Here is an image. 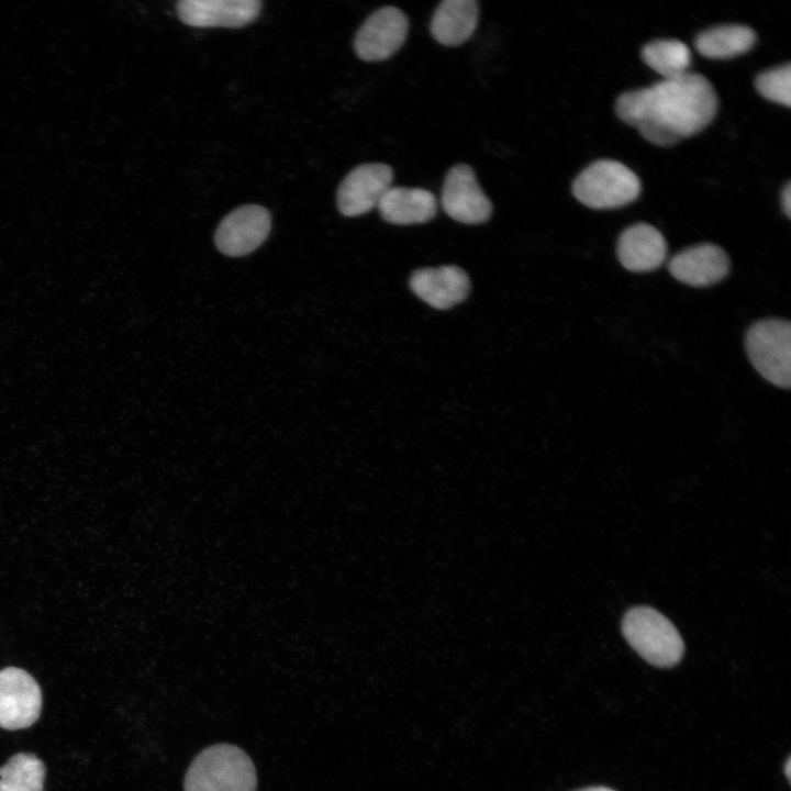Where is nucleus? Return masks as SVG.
Returning <instances> with one entry per match:
<instances>
[{
  "label": "nucleus",
  "instance_id": "obj_1",
  "mask_svg": "<svg viewBox=\"0 0 791 791\" xmlns=\"http://www.w3.org/2000/svg\"><path fill=\"white\" fill-rule=\"evenodd\" d=\"M615 111L648 142L671 146L712 122L717 111V96L704 76L688 71L622 93Z\"/></svg>",
  "mask_w": 791,
  "mask_h": 791
},
{
  "label": "nucleus",
  "instance_id": "obj_2",
  "mask_svg": "<svg viewBox=\"0 0 791 791\" xmlns=\"http://www.w3.org/2000/svg\"><path fill=\"white\" fill-rule=\"evenodd\" d=\"M257 776L249 756L231 744L203 749L189 766L185 791H256Z\"/></svg>",
  "mask_w": 791,
  "mask_h": 791
},
{
  "label": "nucleus",
  "instance_id": "obj_3",
  "mask_svg": "<svg viewBox=\"0 0 791 791\" xmlns=\"http://www.w3.org/2000/svg\"><path fill=\"white\" fill-rule=\"evenodd\" d=\"M622 632L636 653L655 667H673L684 654V644L679 632L655 609H630L623 617Z\"/></svg>",
  "mask_w": 791,
  "mask_h": 791
},
{
  "label": "nucleus",
  "instance_id": "obj_4",
  "mask_svg": "<svg viewBox=\"0 0 791 791\" xmlns=\"http://www.w3.org/2000/svg\"><path fill=\"white\" fill-rule=\"evenodd\" d=\"M572 193L578 201L591 209L621 208L637 199L640 181L624 164L601 159L577 176L572 183Z\"/></svg>",
  "mask_w": 791,
  "mask_h": 791
},
{
  "label": "nucleus",
  "instance_id": "obj_5",
  "mask_svg": "<svg viewBox=\"0 0 791 791\" xmlns=\"http://www.w3.org/2000/svg\"><path fill=\"white\" fill-rule=\"evenodd\" d=\"M745 346L754 368L770 383L791 386V324L787 320L767 319L747 331Z\"/></svg>",
  "mask_w": 791,
  "mask_h": 791
},
{
  "label": "nucleus",
  "instance_id": "obj_6",
  "mask_svg": "<svg viewBox=\"0 0 791 791\" xmlns=\"http://www.w3.org/2000/svg\"><path fill=\"white\" fill-rule=\"evenodd\" d=\"M42 691L37 681L24 669L0 670V727L9 731L32 726L42 711Z\"/></svg>",
  "mask_w": 791,
  "mask_h": 791
},
{
  "label": "nucleus",
  "instance_id": "obj_7",
  "mask_svg": "<svg viewBox=\"0 0 791 791\" xmlns=\"http://www.w3.org/2000/svg\"><path fill=\"white\" fill-rule=\"evenodd\" d=\"M408 30V18L400 9L382 7L358 29L354 38L355 53L366 62L385 60L403 45Z\"/></svg>",
  "mask_w": 791,
  "mask_h": 791
},
{
  "label": "nucleus",
  "instance_id": "obj_8",
  "mask_svg": "<svg viewBox=\"0 0 791 791\" xmlns=\"http://www.w3.org/2000/svg\"><path fill=\"white\" fill-rule=\"evenodd\" d=\"M441 202L452 219L465 224H481L492 214V204L470 166H453L444 180Z\"/></svg>",
  "mask_w": 791,
  "mask_h": 791
},
{
  "label": "nucleus",
  "instance_id": "obj_9",
  "mask_svg": "<svg viewBox=\"0 0 791 791\" xmlns=\"http://www.w3.org/2000/svg\"><path fill=\"white\" fill-rule=\"evenodd\" d=\"M393 170L380 163L363 164L350 170L341 182L336 204L345 216L363 215L377 208L391 187Z\"/></svg>",
  "mask_w": 791,
  "mask_h": 791
},
{
  "label": "nucleus",
  "instance_id": "obj_10",
  "mask_svg": "<svg viewBox=\"0 0 791 791\" xmlns=\"http://www.w3.org/2000/svg\"><path fill=\"white\" fill-rule=\"evenodd\" d=\"M271 227L269 211L257 204L242 205L219 224L214 242L227 256L238 257L255 250L267 238Z\"/></svg>",
  "mask_w": 791,
  "mask_h": 791
},
{
  "label": "nucleus",
  "instance_id": "obj_11",
  "mask_svg": "<svg viewBox=\"0 0 791 791\" xmlns=\"http://www.w3.org/2000/svg\"><path fill=\"white\" fill-rule=\"evenodd\" d=\"M181 22L196 27H242L260 13L259 0H181L176 4Z\"/></svg>",
  "mask_w": 791,
  "mask_h": 791
},
{
  "label": "nucleus",
  "instance_id": "obj_12",
  "mask_svg": "<svg viewBox=\"0 0 791 791\" xmlns=\"http://www.w3.org/2000/svg\"><path fill=\"white\" fill-rule=\"evenodd\" d=\"M668 269L673 278L691 287H709L726 277L729 259L723 248L702 243L673 255Z\"/></svg>",
  "mask_w": 791,
  "mask_h": 791
},
{
  "label": "nucleus",
  "instance_id": "obj_13",
  "mask_svg": "<svg viewBox=\"0 0 791 791\" xmlns=\"http://www.w3.org/2000/svg\"><path fill=\"white\" fill-rule=\"evenodd\" d=\"M410 287L415 296L428 305L445 310L465 300L470 281L461 268L446 265L414 271Z\"/></svg>",
  "mask_w": 791,
  "mask_h": 791
},
{
  "label": "nucleus",
  "instance_id": "obj_14",
  "mask_svg": "<svg viewBox=\"0 0 791 791\" xmlns=\"http://www.w3.org/2000/svg\"><path fill=\"white\" fill-rule=\"evenodd\" d=\"M616 253L624 268L634 272H646L657 269L665 261L667 243L655 226L640 222L621 233Z\"/></svg>",
  "mask_w": 791,
  "mask_h": 791
},
{
  "label": "nucleus",
  "instance_id": "obj_15",
  "mask_svg": "<svg viewBox=\"0 0 791 791\" xmlns=\"http://www.w3.org/2000/svg\"><path fill=\"white\" fill-rule=\"evenodd\" d=\"M377 209L381 218L391 224H420L436 215L437 200L426 189L391 186Z\"/></svg>",
  "mask_w": 791,
  "mask_h": 791
},
{
  "label": "nucleus",
  "instance_id": "obj_16",
  "mask_svg": "<svg viewBox=\"0 0 791 791\" xmlns=\"http://www.w3.org/2000/svg\"><path fill=\"white\" fill-rule=\"evenodd\" d=\"M478 18L479 5L477 1L445 0L433 14L431 33L443 45L458 46L472 35Z\"/></svg>",
  "mask_w": 791,
  "mask_h": 791
},
{
  "label": "nucleus",
  "instance_id": "obj_17",
  "mask_svg": "<svg viewBox=\"0 0 791 791\" xmlns=\"http://www.w3.org/2000/svg\"><path fill=\"white\" fill-rule=\"evenodd\" d=\"M756 43L753 29L742 24H725L700 33L694 45L697 51L711 59H727L748 52Z\"/></svg>",
  "mask_w": 791,
  "mask_h": 791
},
{
  "label": "nucleus",
  "instance_id": "obj_18",
  "mask_svg": "<svg viewBox=\"0 0 791 791\" xmlns=\"http://www.w3.org/2000/svg\"><path fill=\"white\" fill-rule=\"evenodd\" d=\"M642 58L646 65L661 75L664 79H670L688 73L691 64V52L679 40H656L643 47Z\"/></svg>",
  "mask_w": 791,
  "mask_h": 791
},
{
  "label": "nucleus",
  "instance_id": "obj_19",
  "mask_svg": "<svg viewBox=\"0 0 791 791\" xmlns=\"http://www.w3.org/2000/svg\"><path fill=\"white\" fill-rule=\"evenodd\" d=\"M45 773L37 756L18 753L0 768V791H44Z\"/></svg>",
  "mask_w": 791,
  "mask_h": 791
},
{
  "label": "nucleus",
  "instance_id": "obj_20",
  "mask_svg": "<svg viewBox=\"0 0 791 791\" xmlns=\"http://www.w3.org/2000/svg\"><path fill=\"white\" fill-rule=\"evenodd\" d=\"M755 88L764 98L786 105H791V65L788 63L759 74L755 79Z\"/></svg>",
  "mask_w": 791,
  "mask_h": 791
},
{
  "label": "nucleus",
  "instance_id": "obj_21",
  "mask_svg": "<svg viewBox=\"0 0 791 791\" xmlns=\"http://www.w3.org/2000/svg\"><path fill=\"white\" fill-rule=\"evenodd\" d=\"M781 207L788 218L791 216V185L788 182L781 192Z\"/></svg>",
  "mask_w": 791,
  "mask_h": 791
},
{
  "label": "nucleus",
  "instance_id": "obj_22",
  "mask_svg": "<svg viewBox=\"0 0 791 791\" xmlns=\"http://www.w3.org/2000/svg\"><path fill=\"white\" fill-rule=\"evenodd\" d=\"M577 791H615L608 787H589Z\"/></svg>",
  "mask_w": 791,
  "mask_h": 791
},
{
  "label": "nucleus",
  "instance_id": "obj_23",
  "mask_svg": "<svg viewBox=\"0 0 791 791\" xmlns=\"http://www.w3.org/2000/svg\"><path fill=\"white\" fill-rule=\"evenodd\" d=\"M791 758L789 757L787 759L786 766H784V775L787 776L788 780L790 781V773H791Z\"/></svg>",
  "mask_w": 791,
  "mask_h": 791
}]
</instances>
